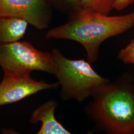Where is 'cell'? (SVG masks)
<instances>
[{"mask_svg":"<svg viewBox=\"0 0 134 134\" xmlns=\"http://www.w3.org/2000/svg\"><path fill=\"white\" fill-rule=\"evenodd\" d=\"M134 25V11L109 16L82 10L69 17L65 24L50 29L47 39H63L79 42L85 49L87 61L96 62L101 44L110 37L123 34Z\"/></svg>","mask_w":134,"mask_h":134,"instance_id":"1","label":"cell"},{"mask_svg":"<svg viewBox=\"0 0 134 134\" xmlns=\"http://www.w3.org/2000/svg\"><path fill=\"white\" fill-rule=\"evenodd\" d=\"M87 108L99 129L109 134H134V85L121 77L96 88Z\"/></svg>","mask_w":134,"mask_h":134,"instance_id":"2","label":"cell"},{"mask_svg":"<svg viewBox=\"0 0 134 134\" xmlns=\"http://www.w3.org/2000/svg\"><path fill=\"white\" fill-rule=\"evenodd\" d=\"M51 53L56 65L54 75L61 86V94L64 100L83 101L91 96L97 87L110 81L98 75L88 61L69 59L56 48Z\"/></svg>","mask_w":134,"mask_h":134,"instance_id":"3","label":"cell"},{"mask_svg":"<svg viewBox=\"0 0 134 134\" xmlns=\"http://www.w3.org/2000/svg\"><path fill=\"white\" fill-rule=\"evenodd\" d=\"M0 66L4 72L13 74L39 71L54 75L56 71L52 53L40 51L31 43L20 40L0 45Z\"/></svg>","mask_w":134,"mask_h":134,"instance_id":"4","label":"cell"},{"mask_svg":"<svg viewBox=\"0 0 134 134\" xmlns=\"http://www.w3.org/2000/svg\"><path fill=\"white\" fill-rule=\"evenodd\" d=\"M46 0H0V17L23 19L36 29H47L52 16Z\"/></svg>","mask_w":134,"mask_h":134,"instance_id":"5","label":"cell"},{"mask_svg":"<svg viewBox=\"0 0 134 134\" xmlns=\"http://www.w3.org/2000/svg\"><path fill=\"white\" fill-rule=\"evenodd\" d=\"M59 83H48L43 81H36L31 74L4 72L0 83V106L21 100L39 91L56 89Z\"/></svg>","mask_w":134,"mask_h":134,"instance_id":"6","label":"cell"},{"mask_svg":"<svg viewBox=\"0 0 134 134\" xmlns=\"http://www.w3.org/2000/svg\"><path fill=\"white\" fill-rule=\"evenodd\" d=\"M57 105V101L49 100L33 112L29 122L31 124H36L39 121L42 123L41 127L37 134H71L55 118V110Z\"/></svg>","mask_w":134,"mask_h":134,"instance_id":"7","label":"cell"},{"mask_svg":"<svg viewBox=\"0 0 134 134\" xmlns=\"http://www.w3.org/2000/svg\"><path fill=\"white\" fill-rule=\"evenodd\" d=\"M28 24L18 18L0 17V45L20 40L26 33Z\"/></svg>","mask_w":134,"mask_h":134,"instance_id":"8","label":"cell"},{"mask_svg":"<svg viewBox=\"0 0 134 134\" xmlns=\"http://www.w3.org/2000/svg\"><path fill=\"white\" fill-rule=\"evenodd\" d=\"M46 1L52 8L68 14L69 17L83 10L80 0H46Z\"/></svg>","mask_w":134,"mask_h":134,"instance_id":"9","label":"cell"},{"mask_svg":"<svg viewBox=\"0 0 134 134\" xmlns=\"http://www.w3.org/2000/svg\"><path fill=\"white\" fill-rule=\"evenodd\" d=\"M80 1L83 10L109 15L114 9L116 0H80Z\"/></svg>","mask_w":134,"mask_h":134,"instance_id":"10","label":"cell"},{"mask_svg":"<svg viewBox=\"0 0 134 134\" xmlns=\"http://www.w3.org/2000/svg\"><path fill=\"white\" fill-rule=\"evenodd\" d=\"M118 58L127 64H134V39L118 54Z\"/></svg>","mask_w":134,"mask_h":134,"instance_id":"11","label":"cell"},{"mask_svg":"<svg viewBox=\"0 0 134 134\" xmlns=\"http://www.w3.org/2000/svg\"><path fill=\"white\" fill-rule=\"evenodd\" d=\"M134 1V0H116L114 9L118 11L124 10L131 5Z\"/></svg>","mask_w":134,"mask_h":134,"instance_id":"12","label":"cell"}]
</instances>
